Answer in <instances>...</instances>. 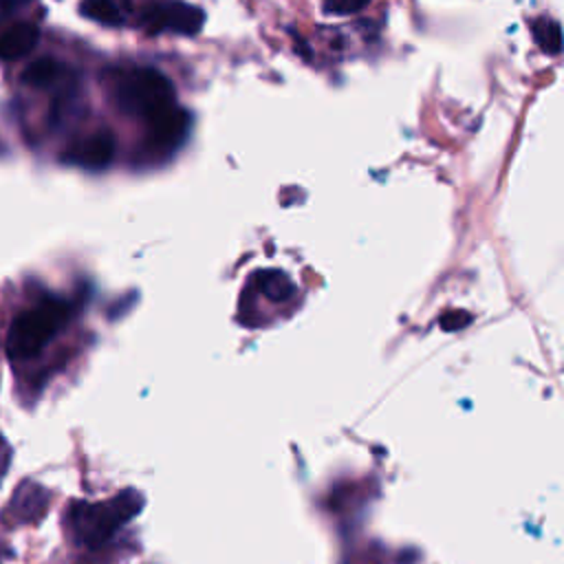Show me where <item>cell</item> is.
I'll list each match as a JSON object with an SVG mask.
<instances>
[{
  "label": "cell",
  "instance_id": "obj_1",
  "mask_svg": "<svg viewBox=\"0 0 564 564\" xmlns=\"http://www.w3.org/2000/svg\"><path fill=\"white\" fill-rule=\"evenodd\" d=\"M110 97L130 117L148 123L176 106L172 82L150 66H126L110 75Z\"/></svg>",
  "mask_w": 564,
  "mask_h": 564
},
{
  "label": "cell",
  "instance_id": "obj_2",
  "mask_svg": "<svg viewBox=\"0 0 564 564\" xmlns=\"http://www.w3.org/2000/svg\"><path fill=\"white\" fill-rule=\"evenodd\" d=\"M141 507V498L134 491L119 494L106 502H75L68 513L73 535L84 546H101L112 533L128 522Z\"/></svg>",
  "mask_w": 564,
  "mask_h": 564
},
{
  "label": "cell",
  "instance_id": "obj_3",
  "mask_svg": "<svg viewBox=\"0 0 564 564\" xmlns=\"http://www.w3.org/2000/svg\"><path fill=\"white\" fill-rule=\"evenodd\" d=\"M70 308L62 300H44L42 304L20 313L7 335V355L13 361L35 357L55 333L68 322Z\"/></svg>",
  "mask_w": 564,
  "mask_h": 564
},
{
  "label": "cell",
  "instance_id": "obj_4",
  "mask_svg": "<svg viewBox=\"0 0 564 564\" xmlns=\"http://www.w3.org/2000/svg\"><path fill=\"white\" fill-rule=\"evenodd\" d=\"M205 22V13L200 7L187 2H152L141 13V24L150 33L174 31L194 35L200 31Z\"/></svg>",
  "mask_w": 564,
  "mask_h": 564
},
{
  "label": "cell",
  "instance_id": "obj_5",
  "mask_svg": "<svg viewBox=\"0 0 564 564\" xmlns=\"http://www.w3.org/2000/svg\"><path fill=\"white\" fill-rule=\"evenodd\" d=\"M112 156H115V137L110 130H97L79 139L64 154L66 161L77 163L82 167H90V170L106 167L112 161Z\"/></svg>",
  "mask_w": 564,
  "mask_h": 564
},
{
  "label": "cell",
  "instance_id": "obj_6",
  "mask_svg": "<svg viewBox=\"0 0 564 564\" xmlns=\"http://www.w3.org/2000/svg\"><path fill=\"white\" fill-rule=\"evenodd\" d=\"M40 40V31L31 22H15L0 35V59L24 57Z\"/></svg>",
  "mask_w": 564,
  "mask_h": 564
},
{
  "label": "cell",
  "instance_id": "obj_7",
  "mask_svg": "<svg viewBox=\"0 0 564 564\" xmlns=\"http://www.w3.org/2000/svg\"><path fill=\"white\" fill-rule=\"evenodd\" d=\"M44 509H46V494L33 482H22V487L13 496L11 511L20 520H35L44 513Z\"/></svg>",
  "mask_w": 564,
  "mask_h": 564
},
{
  "label": "cell",
  "instance_id": "obj_8",
  "mask_svg": "<svg viewBox=\"0 0 564 564\" xmlns=\"http://www.w3.org/2000/svg\"><path fill=\"white\" fill-rule=\"evenodd\" d=\"M82 15H86L93 22L106 24V26H119L126 22V11L121 4L110 0H88L79 4Z\"/></svg>",
  "mask_w": 564,
  "mask_h": 564
},
{
  "label": "cell",
  "instance_id": "obj_9",
  "mask_svg": "<svg viewBox=\"0 0 564 564\" xmlns=\"http://www.w3.org/2000/svg\"><path fill=\"white\" fill-rule=\"evenodd\" d=\"M62 75V64L53 57H40L26 66L22 73V82L29 86H48Z\"/></svg>",
  "mask_w": 564,
  "mask_h": 564
},
{
  "label": "cell",
  "instance_id": "obj_10",
  "mask_svg": "<svg viewBox=\"0 0 564 564\" xmlns=\"http://www.w3.org/2000/svg\"><path fill=\"white\" fill-rule=\"evenodd\" d=\"M531 29H533V37L538 42V46L549 53V55H557L560 48H562V31H560V24L551 18H540V20H533L531 22Z\"/></svg>",
  "mask_w": 564,
  "mask_h": 564
},
{
  "label": "cell",
  "instance_id": "obj_11",
  "mask_svg": "<svg viewBox=\"0 0 564 564\" xmlns=\"http://www.w3.org/2000/svg\"><path fill=\"white\" fill-rule=\"evenodd\" d=\"M258 278H262L260 286L269 300L284 302L293 295V284L282 271H262V273H258Z\"/></svg>",
  "mask_w": 564,
  "mask_h": 564
},
{
  "label": "cell",
  "instance_id": "obj_12",
  "mask_svg": "<svg viewBox=\"0 0 564 564\" xmlns=\"http://www.w3.org/2000/svg\"><path fill=\"white\" fill-rule=\"evenodd\" d=\"M361 9H366V2H346V4H341V2H326L324 4V11H328V13H357Z\"/></svg>",
  "mask_w": 564,
  "mask_h": 564
}]
</instances>
